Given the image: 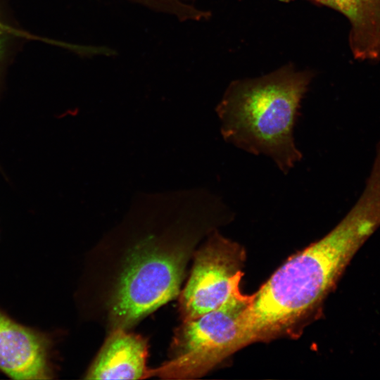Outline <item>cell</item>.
I'll return each instance as SVG.
<instances>
[{
    "label": "cell",
    "mask_w": 380,
    "mask_h": 380,
    "mask_svg": "<svg viewBox=\"0 0 380 380\" xmlns=\"http://www.w3.org/2000/svg\"><path fill=\"white\" fill-rule=\"evenodd\" d=\"M234 217L223 200L204 189L141 194L134 200L113 230L125 246L108 282L110 331L128 330L178 296L196 244Z\"/></svg>",
    "instance_id": "6da1fadb"
},
{
    "label": "cell",
    "mask_w": 380,
    "mask_h": 380,
    "mask_svg": "<svg viewBox=\"0 0 380 380\" xmlns=\"http://www.w3.org/2000/svg\"><path fill=\"white\" fill-rule=\"evenodd\" d=\"M379 227L353 206L324 237L286 260L241 315L245 346L291 335L316 311L350 261Z\"/></svg>",
    "instance_id": "7a4b0ae2"
},
{
    "label": "cell",
    "mask_w": 380,
    "mask_h": 380,
    "mask_svg": "<svg viewBox=\"0 0 380 380\" xmlns=\"http://www.w3.org/2000/svg\"><path fill=\"white\" fill-rule=\"evenodd\" d=\"M313 74L286 65L267 75L232 82L216 107L223 139L270 158L284 175L303 158L294 139L302 99Z\"/></svg>",
    "instance_id": "3957f363"
},
{
    "label": "cell",
    "mask_w": 380,
    "mask_h": 380,
    "mask_svg": "<svg viewBox=\"0 0 380 380\" xmlns=\"http://www.w3.org/2000/svg\"><path fill=\"white\" fill-rule=\"evenodd\" d=\"M253 295L241 292L220 308L183 321L175 331L168 360L150 369L165 379L199 378L244 346L241 315Z\"/></svg>",
    "instance_id": "277c9868"
},
{
    "label": "cell",
    "mask_w": 380,
    "mask_h": 380,
    "mask_svg": "<svg viewBox=\"0 0 380 380\" xmlns=\"http://www.w3.org/2000/svg\"><path fill=\"white\" fill-rule=\"evenodd\" d=\"M193 255L191 274L179 294L182 321L214 310L241 293L239 284L246 260L241 245L216 229Z\"/></svg>",
    "instance_id": "5b68a950"
},
{
    "label": "cell",
    "mask_w": 380,
    "mask_h": 380,
    "mask_svg": "<svg viewBox=\"0 0 380 380\" xmlns=\"http://www.w3.org/2000/svg\"><path fill=\"white\" fill-rule=\"evenodd\" d=\"M53 336L15 321L0 308V372L13 379L54 378Z\"/></svg>",
    "instance_id": "8992f818"
},
{
    "label": "cell",
    "mask_w": 380,
    "mask_h": 380,
    "mask_svg": "<svg viewBox=\"0 0 380 380\" xmlns=\"http://www.w3.org/2000/svg\"><path fill=\"white\" fill-rule=\"evenodd\" d=\"M146 341L127 330L111 331L86 373V379H142L146 367Z\"/></svg>",
    "instance_id": "52a82bcc"
},
{
    "label": "cell",
    "mask_w": 380,
    "mask_h": 380,
    "mask_svg": "<svg viewBox=\"0 0 380 380\" xmlns=\"http://www.w3.org/2000/svg\"><path fill=\"white\" fill-rule=\"evenodd\" d=\"M345 15L351 25L349 42L356 58L380 59V0H312Z\"/></svg>",
    "instance_id": "ba28073f"
},
{
    "label": "cell",
    "mask_w": 380,
    "mask_h": 380,
    "mask_svg": "<svg viewBox=\"0 0 380 380\" xmlns=\"http://www.w3.org/2000/svg\"><path fill=\"white\" fill-rule=\"evenodd\" d=\"M4 40H3V37L0 32V57H1V53H2V49H3V42ZM1 169V167H0Z\"/></svg>",
    "instance_id": "9c48e42d"
}]
</instances>
